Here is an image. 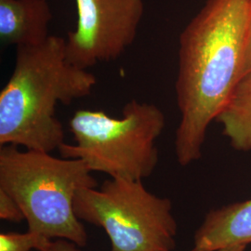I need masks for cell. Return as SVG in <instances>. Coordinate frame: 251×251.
Masks as SVG:
<instances>
[{
    "mask_svg": "<svg viewBox=\"0 0 251 251\" xmlns=\"http://www.w3.org/2000/svg\"><path fill=\"white\" fill-rule=\"evenodd\" d=\"M251 0H206L179 36L175 84V153L188 166L202 156L206 131L242 79Z\"/></svg>",
    "mask_w": 251,
    "mask_h": 251,
    "instance_id": "obj_1",
    "label": "cell"
},
{
    "mask_svg": "<svg viewBox=\"0 0 251 251\" xmlns=\"http://www.w3.org/2000/svg\"><path fill=\"white\" fill-rule=\"evenodd\" d=\"M96 84L92 73L69 62L61 36L18 47L13 72L0 91V146L59 149L64 130L56 117L57 105L90 95Z\"/></svg>",
    "mask_w": 251,
    "mask_h": 251,
    "instance_id": "obj_2",
    "label": "cell"
},
{
    "mask_svg": "<svg viewBox=\"0 0 251 251\" xmlns=\"http://www.w3.org/2000/svg\"><path fill=\"white\" fill-rule=\"evenodd\" d=\"M91 172L80 159L0 147V189L18 202L28 230L79 248L87 246L88 233L75 214V198L81 189L97 187Z\"/></svg>",
    "mask_w": 251,
    "mask_h": 251,
    "instance_id": "obj_3",
    "label": "cell"
},
{
    "mask_svg": "<svg viewBox=\"0 0 251 251\" xmlns=\"http://www.w3.org/2000/svg\"><path fill=\"white\" fill-rule=\"evenodd\" d=\"M165 124L160 108L136 100L126 104L120 118L102 111L78 110L69 121L75 144L64 143L59 151L64 158L80 159L92 172L143 180L157 166L156 141Z\"/></svg>",
    "mask_w": 251,
    "mask_h": 251,
    "instance_id": "obj_4",
    "label": "cell"
},
{
    "mask_svg": "<svg viewBox=\"0 0 251 251\" xmlns=\"http://www.w3.org/2000/svg\"><path fill=\"white\" fill-rule=\"evenodd\" d=\"M75 211L80 221L102 228L111 251H172L178 225L172 204L145 188L142 179L110 178L100 188L79 190Z\"/></svg>",
    "mask_w": 251,
    "mask_h": 251,
    "instance_id": "obj_5",
    "label": "cell"
},
{
    "mask_svg": "<svg viewBox=\"0 0 251 251\" xmlns=\"http://www.w3.org/2000/svg\"><path fill=\"white\" fill-rule=\"evenodd\" d=\"M75 6L76 26L65 39L70 63L89 69L117 60L134 42L144 0H75Z\"/></svg>",
    "mask_w": 251,
    "mask_h": 251,
    "instance_id": "obj_6",
    "label": "cell"
},
{
    "mask_svg": "<svg viewBox=\"0 0 251 251\" xmlns=\"http://www.w3.org/2000/svg\"><path fill=\"white\" fill-rule=\"evenodd\" d=\"M51 20L48 0H0V40L17 48L40 45L50 36Z\"/></svg>",
    "mask_w": 251,
    "mask_h": 251,
    "instance_id": "obj_7",
    "label": "cell"
},
{
    "mask_svg": "<svg viewBox=\"0 0 251 251\" xmlns=\"http://www.w3.org/2000/svg\"><path fill=\"white\" fill-rule=\"evenodd\" d=\"M251 243V199L210 210L194 237L192 251H218Z\"/></svg>",
    "mask_w": 251,
    "mask_h": 251,
    "instance_id": "obj_8",
    "label": "cell"
},
{
    "mask_svg": "<svg viewBox=\"0 0 251 251\" xmlns=\"http://www.w3.org/2000/svg\"><path fill=\"white\" fill-rule=\"evenodd\" d=\"M233 149L251 150V73L245 75L216 119Z\"/></svg>",
    "mask_w": 251,
    "mask_h": 251,
    "instance_id": "obj_9",
    "label": "cell"
},
{
    "mask_svg": "<svg viewBox=\"0 0 251 251\" xmlns=\"http://www.w3.org/2000/svg\"><path fill=\"white\" fill-rule=\"evenodd\" d=\"M52 239L32 231L0 233V251H42Z\"/></svg>",
    "mask_w": 251,
    "mask_h": 251,
    "instance_id": "obj_10",
    "label": "cell"
},
{
    "mask_svg": "<svg viewBox=\"0 0 251 251\" xmlns=\"http://www.w3.org/2000/svg\"><path fill=\"white\" fill-rule=\"evenodd\" d=\"M0 218L15 224L25 221V216L18 202L2 189H0Z\"/></svg>",
    "mask_w": 251,
    "mask_h": 251,
    "instance_id": "obj_11",
    "label": "cell"
},
{
    "mask_svg": "<svg viewBox=\"0 0 251 251\" xmlns=\"http://www.w3.org/2000/svg\"><path fill=\"white\" fill-rule=\"evenodd\" d=\"M78 246L72 241L63 238L52 239L50 244L40 251H80Z\"/></svg>",
    "mask_w": 251,
    "mask_h": 251,
    "instance_id": "obj_12",
    "label": "cell"
},
{
    "mask_svg": "<svg viewBox=\"0 0 251 251\" xmlns=\"http://www.w3.org/2000/svg\"><path fill=\"white\" fill-rule=\"evenodd\" d=\"M250 73H251V17L250 25H249V29H248V34H247V40H246L243 76Z\"/></svg>",
    "mask_w": 251,
    "mask_h": 251,
    "instance_id": "obj_13",
    "label": "cell"
},
{
    "mask_svg": "<svg viewBox=\"0 0 251 251\" xmlns=\"http://www.w3.org/2000/svg\"><path fill=\"white\" fill-rule=\"evenodd\" d=\"M246 249H247V246H234V247H230V248L218 251H245Z\"/></svg>",
    "mask_w": 251,
    "mask_h": 251,
    "instance_id": "obj_14",
    "label": "cell"
}]
</instances>
